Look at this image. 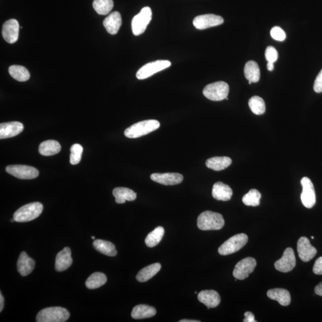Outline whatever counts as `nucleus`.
Listing matches in <instances>:
<instances>
[{
	"mask_svg": "<svg viewBox=\"0 0 322 322\" xmlns=\"http://www.w3.org/2000/svg\"><path fill=\"white\" fill-rule=\"evenodd\" d=\"M180 322H200V320H187V319H183L180 321Z\"/></svg>",
	"mask_w": 322,
	"mask_h": 322,
	"instance_id": "46",
	"label": "nucleus"
},
{
	"mask_svg": "<svg viewBox=\"0 0 322 322\" xmlns=\"http://www.w3.org/2000/svg\"><path fill=\"white\" fill-rule=\"evenodd\" d=\"M43 210V205L40 203H33L23 205L17 210L13 215L16 222H24L35 220Z\"/></svg>",
	"mask_w": 322,
	"mask_h": 322,
	"instance_id": "3",
	"label": "nucleus"
},
{
	"mask_svg": "<svg viewBox=\"0 0 322 322\" xmlns=\"http://www.w3.org/2000/svg\"><path fill=\"white\" fill-rule=\"evenodd\" d=\"M10 75L14 79L24 82L30 79V73L24 66L20 65H12L9 69Z\"/></svg>",
	"mask_w": 322,
	"mask_h": 322,
	"instance_id": "32",
	"label": "nucleus"
},
{
	"mask_svg": "<svg viewBox=\"0 0 322 322\" xmlns=\"http://www.w3.org/2000/svg\"><path fill=\"white\" fill-rule=\"evenodd\" d=\"M94 249L101 254L109 257H115L117 255L115 246L111 242L106 240L97 239L93 242Z\"/></svg>",
	"mask_w": 322,
	"mask_h": 322,
	"instance_id": "29",
	"label": "nucleus"
},
{
	"mask_svg": "<svg viewBox=\"0 0 322 322\" xmlns=\"http://www.w3.org/2000/svg\"><path fill=\"white\" fill-rule=\"evenodd\" d=\"M261 194L256 189H251L242 198V202L247 206L257 207L260 204Z\"/></svg>",
	"mask_w": 322,
	"mask_h": 322,
	"instance_id": "36",
	"label": "nucleus"
},
{
	"mask_svg": "<svg viewBox=\"0 0 322 322\" xmlns=\"http://www.w3.org/2000/svg\"><path fill=\"white\" fill-rule=\"evenodd\" d=\"M107 282L106 276L101 272H95L88 277L86 282L87 288L90 289H94L101 287Z\"/></svg>",
	"mask_w": 322,
	"mask_h": 322,
	"instance_id": "31",
	"label": "nucleus"
},
{
	"mask_svg": "<svg viewBox=\"0 0 322 322\" xmlns=\"http://www.w3.org/2000/svg\"><path fill=\"white\" fill-rule=\"evenodd\" d=\"M267 68L269 71H272L274 69V63L268 62Z\"/></svg>",
	"mask_w": 322,
	"mask_h": 322,
	"instance_id": "45",
	"label": "nucleus"
},
{
	"mask_svg": "<svg viewBox=\"0 0 322 322\" xmlns=\"http://www.w3.org/2000/svg\"><path fill=\"white\" fill-rule=\"evenodd\" d=\"M61 150V144L58 141L49 140L44 141L39 147V152L42 156L48 157L59 153Z\"/></svg>",
	"mask_w": 322,
	"mask_h": 322,
	"instance_id": "28",
	"label": "nucleus"
},
{
	"mask_svg": "<svg viewBox=\"0 0 322 322\" xmlns=\"http://www.w3.org/2000/svg\"><path fill=\"white\" fill-rule=\"evenodd\" d=\"M83 152V147L80 144H74L70 147V162L72 165L79 164Z\"/></svg>",
	"mask_w": 322,
	"mask_h": 322,
	"instance_id": "37",
	"label": "nucleus"
},
{
	"mask_svg": "<svg viewBox=\"0 0 322 322\" xmlns=\"http://www.w3.org/2000/svg\"><path fill=\"white\" fill-rule=\"evenodd\" d=\"M229 93V85L224 81H218L208 84L203 90L205 97L212 101L224 100L228 97Z\"/></svg>",
	"mask_w": 322,
	"mask_h": 322,
	"instance_id": "5",
	"label": "nucleus"
},
{
	"mask_svg": "<svg viewBox=\"0 0 322 322\" xmlns=\"http://www.w3.org/2000/svg\"><path fill=\"white\" fill-rule=\"evenodd\" d=\"M91 239H93V240L95 239V237L94 236H92L91 237Z\"/></svg>",
	"mask_w": 322,
	"mask_h": 322,
	"instance_id": "47",
	"label": "nucleus"
},
{
	"mask_svg": "<svg viewBox=\"0 0 322 322\" xmlns=\"http://www.w3.org/2000/svg\"><path fill=\"white\" fill-rule=\"evenodd\" d=\"M244 74L247 80L252 83L258 82L260 78V70L257 63L251 61L247 62L244 68Z\"/></svg>",
	"mask_w": 322,
	"mask_h": 322,
	"instance_id": "30",
	"label": "nucleus"
},
{
	"mask_svg": "<svg viewBox=\"0 0 322 322\" xmlns=\"http://www.w3.org/2000/svg\"><path fill=\"white\" fill-rule=\"evenodd\" d=\"M23 125L19 122L2 123L0 125V139L15 137L23 132Z\"/></svg>",
	"mask_w": 322,
	"mask_h": 322,
	"instance_id": "17",
	"label": "nucleus"
},
{
	"mask_svg": "<svg viewBox=\"0 0 322 322\" xmlns=\"http://www.w3.org/2000/svg\"><path fill=\"white\" fill-rule=\"evenodd\" d=\"M113 195L116 203L119 204H125L126 201H134L137 197V194L133 190L126 187H116L113 190Z\"/></svg>",
	"mask_w": 322,
	"mask_h": 322,
	"instance_id": "24",
	"label": "nucleus"
},
{
	"mask_svg": "<svg viewBox=\"0 0 322 322\" xmlns=\"http://www.w3.org/2000/svg\"><path fill=\"white\" fill-rule=\"evenodd\" d=\"M270 35L274 40L279 41H283L286 38L285 32L279 27H275L272 28L270 31Z\"/></svg>",
	"mask_w": 322,
	"mask_h": 322,
	"instance_id": "39",
	"label": "nucleus"
},
{
	"mask_svg": "<svg viewBox=\"0 0 322 322\" xmlns=\"http://www.w3.org/2000/svg\"><path fill=\"white\" fill-rule=\"evenodd\" d=\"M257 261L253 257H247L238 262L233 272V277L238 280H244L254 271Z\"/></svg>",
	"mask_w": 322,
	"mask_h": 322,
	"instance_id": "9",
	"label": "nucleus"
},
{
	"mask_svg": "<svg viewBox=\"0 0 322 322\" xmlns=\"http://www.w3.org/2000/svg\"><path fill=\"white\" fill-rule=\"evenodd\" d=\"M212 194L216 200L228 201L231 199L233 191L231 187L219 182L215 183L212 187Z\"/></svg>",
	"mask_w": 322,
	"mask_h": 322,
	"instance_id": "21",
	"label": "nucleus"
},
{
	"mask_svg": "<svg viewBox=\"0 0 322 322\" xmlns=\"http://www.w3.org/2000/svg\"><path fill=\"white\" fill-rule=\"evenodd\" d=\"M121 24V15L118 12H112L104 21V26L106 31L111 35L117 34Z\"/></svg>",
	"mask_w": 322,
	"mask_h": 322,
	"instance_id": "22",
	"label": "nucleus"
},
{
	"mask_svg": "<svg viewBox=\"0 0 322 322\" xmlns=\"http://www.w3.org/2000/svg\"><path fill=\"white\" fill-rule=\"evenodd\" d=\"M301 184L303 187V192L301 194V200L304 207L307 208H311L316 204V193L314 188L313 184L311 180L307 177H304L301 180Z\"/></svg>",
	"mask_w": 322,
	"mask_h": 322,
	"instance_id": "11",
	"label": "nucleus"
},
{
	"mask_svg": "<svg viewBox=\"0 0 322 322\" xmlns=\"http://www.w3.org/2000/svg\"><path fill=\"white\" fill-rule=\"evenodd\" d=\"M297 251L300 259L304 262H308L316 256L317 250L311 245L309 239L302 237L297 243Z\"/></svg>",
	"mask_w": 322,
	"mask_h": 322,
	"instance_id": "14",
	"label": "nucleus"
},
{
	"mask_svg": "<svg viewBox=\"0 0 322 322\" xmlns=\"http://www.w3.org/2000/svg\"><path fill=\"white\" fill-rule=\"evenodd\" d=\"M197 299L200 302L205 304L208 309L217 307L221 302L220 295L214 290H204L199 293Z\"/></svg>",
	"mask_w": 322,
	"mask_h": 322,
	"instance_id": "18",
	"label": "nucleus"
},
{
	"mask_svg": "<svg viewBox=\"0 0 322 322\" xmlns=\"http://www.w3.org/2000/svg\"><path fill=\"white\" fill-rule=\"evenodd\" d=\"M3 307H4V298H3V296L2 293H0V311H2L3 309Z\"/></svg>",
	"mask_w": 322,
	"mask_h": 322,
	"instance_id": "44",
	"label": "nucleus"
},
{
	"mask_svg": "<svg viewBox=\"0 0 322 322\" xmlns=\"http://www.w3.org/2000/svg\"><path fill=\"white\" fill-rule=\"evenodd\" d=\"M232 159L227 157H216L207 159L205 165L208 168L214 171H221L229 167Z\"/></svg>",
	"mask_w": 322,
	"mask_h": 322,
	"instance_id": "26",
	"label": "nucleus"
},
{
	"mask_svg": "<svg viewBox=\"0 0 322 322\" xmlns=\"http://www.w3.org/2000/svg\"><path fill=\"white\" fill-rule=\"evenodd\" d=\"M152 12L148 7H145L140 12L133 17L132 22L133 33L136 36L144 33L152 20Z\"/></svg>",
	"mask_w": 322,
	"mask_h": 322,
	"instance_id": "7",
	"label": "nucleus"
},
{
	"mask_svg": "<svg viewBox=\"0 0 322 322\" xmlns=\"http://www.w3.org/2000/svg\"><path fill=\"white\" fill-rule=\"evenodd\" d=\"M19 24L16 19H10L3 24L2 34L5 40L8 43L13 44L19 38Z\"/></svg>",
	"mask_w": 322,
	"mask_h": 322,
	"instance_id": "15",
	"label": "nucleus"
},
{
	"mask_svg": "<svg viewBox=\"0 0 322 322\" xmlns=\"http://www.w3.org/2000/svg\"><path fill=\"white\" fill-rule=\"evenodd\" d=\"M267 295L271 300L277 301L283 306H288L291 303V297L288 290L275 288L268 290Z\"/></svg>",
	"mask_w": 322,
	"mask_h": 322,
	"instance_id": "23",
	"label": "nucleus"
},
{
	"mask_svg": "<svg viewBox=\"0 0 322 322\" xmlns=\"http://www.w3.org/2000/svg\"><path fill=\"white\" fill-rule=\"evenodd\" d=\"M164 233V229L161 226L155 228L153 231L148 233L145 239V243H146V245L150 247H153L158 245V243L161 241L162 238H163Z\"/></svg>",
	"mask_w": 322,
	"mask_h": 322,
	"instance_id": "33",
	"label": "nucleus"
},
{
	"mask_svg": "<svg viewBox=\"0 0 322 322\" xmlns=\"http://www.w3.org/2000/svg\"><path fill=\"white\" fill-rule=\"evenodd\" d=\"M72 262L71 251H70L69 247H66L63 250L60 251L57 254V256H56V270L61 272L68 269L71 266Z\"/></svg>",
	"mask_w": 322,
	"mask_h": 322,
	"instance_id": "19",
	"label": "nucleus"
},
{
	"mask_svg": "<svg viewBox=\"0 0 322 322\" xmlns=\"http://www.w3.org/2000/svg\"><path fill=\"white\" fill-rule=\"evenodd\" d=\"M314 291L317 295L322 296V282L315 287Z\"/></svg>",
	"mask_w": 322,
	"mask_h": 322,
	"instance_id": "43",
	"label": "nucleus"
},
{
	"mask_svg": "<svg viewBox=\"0 0 322 322\" xmlns=\"http://www.w3.org/2000/svg\"><path fill=\"white\" fill-rule=\"evenodd\" d=\"M296 265L294 251L291 247L286 249L281 259L275 262V267L277 270L288 273L292 271Z\"/></svg>",
	"mask_w": 322,
	"mask_h": 322,
	"instance_id": "12",
	"label": "nucleus"
},
{
	"mask_svg": "<svg viewBox=\"0 0 322 322\" xmlns=\"http://www.w3.org/2000/svg\"><path fill=\"white\" fill-rule=\"evenodd\" d=\"M265 56L268 62L275 63L278 60V53L275 47L268 46L265 51Z\"/></svg>",
	"mask_w": 322,
	"mask_h": 322,
	"instance_id": "38",
	"label": "nucleus"
},
{
	"mask_svg": "<svg viewBox=\"0 0 322 322\" xmlns=\"http://www.w3.org/2000/svg\"><path fill=\"white\" fill-rule=\"evenodd\" d=\"M70 317L69 311L61 307L45 308L37 314L38 322H64Z\"/></svg>",
	"mask_w": 322,
	"mask_h": 322,
	"instance_id": "4",
	"label": "nucleus"
},
{
	"mask_svg": "<svg viewBox=\"0 0 322 322\" xmlns=\"http://www.w3.org/2000/svg\"><path fill=\"white\" fill-rule=\"evenodd\" d=\"M224 23V19L222 17L213 15V14L197 16L193 21L194 27L200 30L220 26Z\"/></svg>",
	"mask_w": 322,
	"mask_h": 322,
	"instance_id": "13",
	"label": "nucleus"
},
{
	"mask_svg": "<svg viewBox=\"0 0 322 322\" xmlns=\"http://www.w3.org/2000/svg\"><path fill=\"white\" fill-rule=\"evenodd\" d=\"M6 170L9 175L22 180L34 179L37 178L39 175L36 168L28 165H9L6 167Z\"/></svg>",
	"mask_w": 322,
	"mask_h": 322,
	"instance_id": "10",
	"label": "nucleus"
},
{
	"mask_svg": "<svg viewBox=\"0 0 322 322\" xmlns=\"http://www.w3.org/2000/svg\"><path fill=\"white\" fill-rule=\"evenodd\" d=\"M250 108L254 114L260 115L265 112V105L263 98L258 96H254L250 99L249 102Z\"/></svg>",
	"mask_w": 322,
	"mask_h": 322,
	"instance_id": "35",
	"label": "nucleus"
},
{
	"mask_svg": "<svg viewBox=\"0 0 322 322\" xmlns=\"http://www.w3.org/2000/svg\"><path fill=\"white\" fill-rule=\"evenodd\" d=\"M171 65V62L167 60H158L157 61L148 63L138 70L136 77L140 80L147 79L154 74L169 68Z\"/></svg>",
	"mask_w": 322,
	"mask_h": 322,
	"instance_id": "8",
	"label": "nucleus"
},
{
	"mask_svg": "<svg viewBox=\"0 0 322 322\" xmlns=\"http://www.w3.org/2000/svg\"><path fill=\"white\" fill-rule=\"evenodd\" d=\"M249 240L246 234L240 233L232 237L219 247L218 253L221 256H228L238 252L245 246Z\"/></svg>",
	"mask_w": 322,
	"mask_h": 322,
	"instance_id": "6",
	"label": "nucleus"
},
{
	"mask_svg": "<svg viewBox=\"0 0 322 322\" xmlns=\"http://www.w3.org/2000/svg\"><path fill=\"white\" fill-rule=\"evenodd\" d=\"M35 265V261L28 256L26 252L20 253L18 261H17V267L22 277H27L31 274Z\"/></svg>",
	"mask_w": 322,
	"mask_h": 322,
	"instance_id": "20",
	"label": "nucleus"
},
{
	"mask_svg": "<svg viewBox=\"0 0 322 322\" xmlns=\"http://www.w3.org/2000/svg\"><path fill=\"white\" fill-rule=\"evenodd\" d=\"M313 270L314 274L322 275V257L318 258L315 261Z\"/></svg>",
	"mask_w": 322,
	"mask_h": 322,
	"instance_id": "41",
	"label": "nucleus"
},
{
	"mask_svg": "<svg viewBox=\"0 0 322 322\" xmlns=\"http://www.w3.org/2000/svg\"><path fill=\"white\" fill-rule=\"evenodd\" d=\"M197 225L202 231H218L224 228L225 220L221 214L206 211L198 217Z\"/></svg>",
	"mask_w": 322,
	"mask_h": 322,
	"instance_id": "1",
	"label": "nucleus"
},
{
	"mask_svg": "<svg viewBox=\"0 0 322 322\" xmlns=\"http://www.w3.org/2000/svg\"><path fill=\"white\" fill-rule=\"evenodd\" d=\"M93 8L98 15H106L114 8L113 0H94Z\"/></svg>",
	"mask_w": 322,
	"mask_h": 322,
	"instance_id": "34",
	"label": "nucleus"
},
{
	"mask_svg": "<svg viewBox=\"0 0 322 322\" xmlns=\"http://www.w3.org/2000/svg\"><path fill=\"white\" fill-rule=\"evenodd\" d=\"M160 127V123L155 119L145 120L134 123L125 130V134L130 139H136L157 130Z\"/></svg>",
	"mask_w": 322,
	"mask_h": 322,
	"instance_id": "2",
	"label": "nucleus"
},
{
	"mask_svg": "<svg viewBox=\"0 0 322 322\" xmlns=\"http://www.w3.org/2000/svg\"><path fill=\"white\" fill-rule=\"evenodd\" d=\"M151 179L153 181L161 185L172 186L181 183L183 180V176L176 172H167L163 173V174L154 173L151 176Z\"/></svg>",
	"mask_w": 322,
	"mask_h": 322,
	"instance_id": "16",
	"label": "nucleus"
},
{
	"mask_svg": "<svg viewBox=\"0 0 322 322\" xmlns=\"http://www.w3.org/2000/svg\"><path fill=\"white\" fill-rule=\"evenodd\" d=\"M313 88L314 91L317 93H320L322 92V69L318 73L316 80L314 81Z\"/></svg>",
	"mask_w": 322,
	"mask_h": 322,
	"instance_id": "40",
	"label": "nucleus"
},
{
	"mask_svg": "<svg viewBox=\"0 0 322 322\" xmlns=\"http://www.w3.org/2000/svg\"><path fill=\"white\" fill-rule=\"evenodd\" d=\"M244 315H245V318L243 320L244 322H257V320H255L254 314L251 311H246Z\"/></svg>",
	"mask_w": 322,
	"mask_h": 322,
	"instance_id": "42",
	"label": "nucleus"
},
{
	"mask_svg": "<svg viewBox=\"0 0 322 322\" xmlns=\"http://www.w3.org/2000/svg\"><path fill=\"white\" fill-rule=\"evenodd\" d=\"M160 263H154L148 265L141 269L137 274L136 279L140 282H145L153 278L161 270Z\"/></svg>",
	"mask_w": 322,
	"mask_h": 322,
	"instance_id": "27",
	"label": "nucleus"
},
{
	"mask_svg": "<svg viewBox=\"0 0 322 322\" xmlns=\"http://www.w3.org/2000/svg\"><path fill=\"white\" fill-rule=\"evenodd\" d=\"M156 314L157 310L154 307L140 304L133 308L132 317L134 319H143L154 317Z\"/></svg>",
	"mask_w": 322,
	"mask_h": 322,
	"instance_id": "25",
	"label": "nucleus"
}]
</instances>
